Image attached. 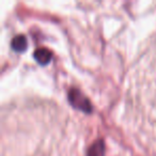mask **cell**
Instances as JSON below:
<instances>
[{
  "instance_id": "cell-1",
  "label": "cell",
  "mask_w": 156,
  "mask_h": 156,
  "mask_svg": "<svg viewBox=\"0 0 156 156\" xmlns=\"http://www.w3.org/2000/svg\"><path fill=\"white\" fill-rule=\"evenodd\" d=\"M67 98L73 107L83 111V112L90 113L93 109L89 98L83 95V93L77 88H71L67 93Z\"/></svg>"
},
{
  "instance_id": "cell-2",
  "label": "cell",
  "mask_w": 156,
  "mask_h": 156,
  "mask_svg": "<svg viewBox=\"0 0 156 156\" xmlns=\"http://www.w3.org/2000/svg\"><path fill=\"white\" fill-rule=\"evenodd\" d=\"M33 57H34V59L40 63V64L45 65L51 60L52 52L46 47H39L34 50Z\"/></svg>"
},
{
  "instance_id": "cell-3",
  "label": "cell",
  "mask_w": 156,
  "mask_h": 156,
  "mask_svg": "<svg viewBox=\"0 0 156 156\" xmlns=\"http://www.w3.org/2000/svg\"><path fill=\"white\" fill-rule=\"evenodd\" d=\"M104 154L105 142L103 139H96L87 151V156H104Z\"/></svg>"
},
{
  "instance_id": "cell-4",
  "label": "cell",
  "mask_w": 156,
  "mask_h": 156,
  "mask_svg": "<svg viewBox=\"0 0 156 156\" xmlns=\"http://www.w3.org/2000/svg\"><path fill=\"white\" fill-rule=\"evenodd\" d=\"M11 46L15 51L22 52L27 48V39L24 34H18L14 37L11 41Z\"/></svg>"
}]
</instances>
